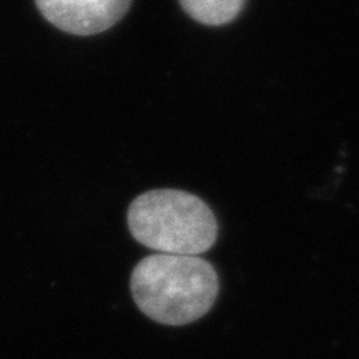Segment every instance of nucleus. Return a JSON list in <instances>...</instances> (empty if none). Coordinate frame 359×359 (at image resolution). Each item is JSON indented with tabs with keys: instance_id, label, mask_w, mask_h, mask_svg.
Here are the masks:
<instances>
[{
	"instance_id": "nucleus-1",
	"label": "nucleus",
	"mask_w": 359,
	"mask_h": 359,
	"mask_svg": "<svg viewBox=\"0 0 359 359\" xmlns=\"http://www.w3.org/2000/svg\"><path fill=\"white\" fill-rule=\"evenodd\" d=\"M130 288L137 306L150 320L182 326L212 309L219 283L215 268L203 258L156 253L135 266Z\"/></svg>"
},
{
	"instance_id": "nucleus-4",
	"label": "nucleus",
	"mask_w": 359,
	"mask_h": 359,
	"mask_svg": "<svg viewBox=\"0 0 359 359\" xmlns=\"http://www.w3.org/2000/svg\"><path fill=\"white\" fill-rule=\"evenodd\" d=\"M246 0H180L182 8L193 20L203 25H224L235 20Z\"/></svg>"
},
{
	"instance_id": "nucleus-2",
	"label": "nucleus",
	"mask_w": 359,
	"mask_h": 359,
	"mask_svg": "<svg viewBox=\"0 0 359 359\" xmlns=\"http://www.w3.org/2000/svg\"><path fill=\"white\" fill-rule=\"evenodd\" d=\"M135 240L163 255L198 257L215 245L218 223L210 206L188 191L161 188L137 196L128 208Z\"/></svg>"
},
{
	"instance_id": "nucleus-3",
	"label": "nucleus",
	"mask_w": 359,
	"mask_h": 359,
	"mask_svg": "<svg viewBox=\"0 0 359 359\" xmlns=\"http://www.w3.org/2000/svg\"><path fill=\"white\" fill-rule=\"evenodd\" d=\"M53 27L72 35H95L109 30L128 12L132 0H35Z\"/></svg>"
}]
</instances>
